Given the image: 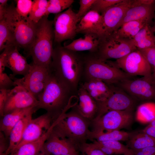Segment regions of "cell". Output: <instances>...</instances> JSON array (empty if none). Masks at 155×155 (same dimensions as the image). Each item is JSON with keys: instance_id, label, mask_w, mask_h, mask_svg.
<instances>
[{"instance_id": "obj_53", "label": "cell", "mask_w": 155, "mask_h": 155, "mask_svg": "<svg viewBox=\"0 0 155 155\" xmlns=\"http://www.w3.org/2000/svg\"></svg>"}, {"instance_id": "obj_13", "label": "cell", "mask_w": 155, "mask_h": 155, "mask_svg": "<svg viewBox=\"0 0 155 155\" xmlns=\"http://www.w3.org/2000/svg\"><path fill=\"white\" fill-rule=\"evenodd\" d=\"M118 83L124 90L136 98L142 100L155 99V82L152 78L144 77L133 80L129 78Z\"/></svg>"}, {"instance_id": "obj_18", "label": "cell", "mask_w": 155, "mask_h": 155, "mask_svg": "<svg viewBox=\"0 0 155 155\" xmlns=\"http://www.w3.org/2000/svg\"><path fill=\"white\" fill-rule=\"evenodd\" d=\"M42 149L50 155H64L79 151L68 139L58 135L52 129Z\"/></svg>"}, {"instance_id": "obj_5", "label": "cell", "mask_w": 155, "mask_h": 155, "mask_svg": "<svg viewBox=\"0 0 155 155\" xmlns=\"http://www.w3.org/2000/svg\"><path fill=\"white\" fill-rule=\"evenodd\" d=\"M3 16L9 26L13 45L28 52L34 39L37 23L28 17L20 15L13 5H8Z\"/></svg>"}, {"instance_id": "obj_19", "label": "cell", "mask_w": 155, "mask_h": 155, "mask_svg": "<svg viewBox=\"0 0 155 155\" xmlns=\"http://www.w3.org/2000/svg\"><path fill=\"white\" fill-rule=\"evenodd\" d=\"M7 53L4 59L5 67L12 72V75H25L30 68L26 58L19 52L18 47L11 46L6 48Z\"/></svg>"}, {"instance_id": "obj_31", "label": "cell", "mask_w": 155, "mask_h": 155, "mask_svg": "<svg viewBox=\"0 0 155 155\" xmlns=\"http://www.w3.org/2000/svg\"><path fill=\"white\" fill-rule=\"evenodd\" d=\"M48 1L34 0L28 17L34 22L37 23L45 16L48 6Z\"/></svg>"}, {"instance_id": "obj_21", "label": "cell", "mask_w": 155, "mask_h": 155, "mask_svg": "<svg viewBox=\"0 0 155 155\" xmlns=\"http://www.w3.org/2000/svg\"><path fill=\"white\" fill-rule=\"evenodd\" d=\"M78 102L74 107L83 117L90 121L96 116L98 110L97 102L92 98L82 84L77 93Z\"/></svg>"}, {"instance_id": "obj_12", "label": "cell", "mask_w": 155, "mask_h": 155, "mask_svg": "<svg viewBox=\"0 0 155 155\" xmlns=\"http://www.w3.org/2000/svg\"><path fill=\"white\" fill-rule=\"evenodd\" d=\"M133 1V0H123L101 13L102 32L99 38L109 36L116 31L118 25L131 7Z\"/></svg>"}, {"instance_id": "obj_48", "label": "cell", "mask_w": 155, "mask_h": 155, "mask_svg": "<svg viewBox=\"0 0 155 155\" xmlns=\"http://www.w3.org/2000/svg\"><path fill=\"white\" fill-rule=\"evenodd\" d=\"M37 155H50L44 151L42 148Z\"/></svg>"}, {"instance_id": "obj_52", "label": "cell", "mask_w": 155, "mask_h": 155, "mask_svg": "<svg viewBox=\"0 0 155 155\" xmlns=\"http://www.w3.org/2000/svg\"><path fill=\"white\" fill-rule=\"evenodd\" d=\"M135 155V154H131V155Z\"/></svg>"}, {"instance_id": "obj_8", "label": "cell", "mask_w": 155, "mask_h": 155, "mask_svg": "<svg viewBox=\"0 0 155 155\" xmlns=\"http://www.w3.org/2000/svg\"><path fill=\"white\" fill-rule=\"evenodd\" d=\"M27 73L22 78L9 76L18 86L25 89L37 99L43 91L50 76L49 68L32 63Z\"/></svg>"}, {"instance_id": "obj_6", "label": "cell", "mask_w": 155, "mask_h": 155, "mask_svg": "<svg viewBox=\"0 0 155 155\" xmlns=\"http://www.w3.org/2000/svg\"><path fill=\"white\" fill-rule=\"evenodd\" d=\"M84 72L88 80L98 79L108 85L131 77L110 61L101 60L92 54L84 58Z\"/></svg>"}, {"instance_id": "obj_24", "label": "cell", "mask_w": 155, "mask_h": 155, "mask_svg": "<svg viewBox=\"0 0 155 155\" xmlns=\"http://www.w3.org/2000/svg\"><path fill=\"white\" fill-rule=\"evenodd\" d=\"M82 85L90 95L97 102L105 100L110 94L109 86L100 80L88 79Z\"/></svg>"}, {"instance_id": "obj_28", "label": "cell", "mask_w": 155, "mask_h": 155, "mask_svg": "<svg viewBox=\"0 0 155 155\" xmlns=\"http://www.w3.org/2000/svg\"><path fill=\"white\" fill-rule=\"evenodd\" d=\"M133 132L130 133L120 130L110 131L95 132L90 131L88 135V140L98 142L110 140L127 141Z\"/></svg>"}, {"instance_id": "obj_39", "label": "cell", "mask_w": 155, "mask_h": 155, "mask_svg": "<svg viewBox=\"0 0 155 155\" xmlns=\"http://www.w3.org/2000/svg\"><path fill=\"white\" fill-rule=\"evenodd\" d=\"M96 0H80V7L76 15L79 22L80 20L90 11Z\"/></svg>"}, {"instance_id": "obj_7", "label": "cell", "mask_w": 155, "mask_h": 155, "mask_svg": "<svg viewBox=\"0 0 155 155\" xmlns=\"http://www.w3.org/2000/svg\"><path fill=\"white\" fill-rule=\"evenodd\" d=\"M99 39L98 50L92 54L102 61L112 59L117 60L137 49L131 40L117 38L112 34Z\"/></svg>"}, {"instance_id": "obj_33", "label": "cell", "mask_w": 155, "mask_h": 155, "mask_svg": "<svg viewBox=\"0 0 155 155\" xmlns=\"http://www.w3.org/2000/svg\"><path fill=\"white\" fill-rule=\"evenodd\" d=\"M73 0H49L45 16L51 13L58 14L69 8L74 2Z\"/></svg>"}, {"instance_id": "obj_25", "label": "cell", "mask_w": 155, "mask_h": 155, "mask_svg": "<svg viewBox=\"0 0 155 155\" xmlns=\"http://www.w3.org/2000/svg\"><path fill=\"white\" fill-rule=\"evenodd\" d=\"M34 111L28 113L16 124L11 130L9 137V145L6 155L15 149L21 142L27 125L32 119Z\"/></svg>"}, {"instance_id": "obj_15", "label": "cell", "mask_w": 155, "mask_h": 155, "mask_svg": "<svg viewBox=\"0 0 155 155\" xmlns=\"http://www.w3.org/2000/svg\"><path fill=\"white\" fill-rule=\"evenodd\" d=\"M155 3L154 0H133L117 30L124 24L131 21H142L149 24L154 16Z\"/></svg>"}, {"instance_id": "obj_27", "label": "cell", "mask_w": 155, "mask_h": 155, "mask_svg": "<svg viewBox=\"0 0 155 155\" xmlns=\"http://www.w3.org/2000/svg\"><path fill=\"white\" fill-rule=\"evenodd\" d=\"M147 24H149L142 21H129L123 24L112 34L117 38L132 39Z\"/></svg>"}, {"instance_id": "obj_32", "label": "cell", "mask_w": 155, "mask_h": 155, "mask_svg": "<svg viewBox=\"0 0 155 155\" xmlns=\"http://www.w3.org/2000/svg\"><path fill=\"white\" fill-rule=\"evenodd\" d=\"M13 46L10 30L4 16L0 18V51Z\"/></svg>"}, {"instance_id": "obj_45", "label": "cell", "mask_w": 155, "mask_h": 155, "mask_svg": "<svg viewBox=\"0 0 155 155\" xmlns=\"http://www.w3.org/2000/svg\"><path fill=\"white\" fill-rule=\"evenodd\" d=\"M141 131L155 139V119Z\"/></svg>"}, {"instance_id": "obj_2", "label": "cell", "mask_w": 155, "mask_h": 155, "mask_svg": "<svg viewBox=\"0 0 155 155\" xmlns=\"http://www.w3.org/2000/svg\"><path fill=\"white\" fill-rule=\"evenodd\" d=\"M76 96L63 86L51 73L43 91L38 97V103L36 110H45L51 116L54 123L77 104L78 102H72Z\"/></svg>"}, {"instance_id": "obj_46", "label": "cell", "mask_w": 155, "mask_h": 155, "mask_svg": "<svg viewBox=\"0 0 155 155\" xmlns=\"http://www.w3.org/2000/svg\"><path fill=\"white\" fill-rule=\"evenodd\" d=\"M134 153L135 155H155V146L143 149Z\"/></svg>"}, {"instance_id": "obj_14", "label": "cell", "mask_w": 155, "mask_h": 155, "mask_svg": "<svg viewBox=\"0 0 155 155\" xmlns=\"http://www.w3.org/2000/svg\"><path fill=\"white\" fill-rule=\"evenodd\" d=\"M111 87L112 91L109 97L104 101L97 102L98 110L95 117L111 111L133 109L134 103L132 98L121 90Z\"/></svg>"}, {"instance_id": "obj_9", "label": "cell", "mask_w": 155, "mask_h": 155, "mask_svg": "<svg viewBox=\"0 0 155 155\" xmlns=\"http://www.w3.org/2000/svg\"><path fill=\"white\" fill-rule=\"evenodd\" d=\"M133 109L111 111L90 121L91 131L95 132L120 130L128 127L133 119Z\"/></svg>"}, {"instance_id": "obj_20", "label": "cell", "mask_w": 155, "mask_h": 155, "mask_svg": "<svg viewBox=\"0 0 155 155\" xmlns=\"http://www.w3.org/2000/svg\"><path fill=\"white\" fill-rule=\"evenodd\" d=\"M102 28V15L97 12L90 10L79 21L76 32L84 34H94L99 38L101 36Z\"/></svg>"}, {"instance_id": "obj_26", "label": "cell", "mask_w": 155, "mask_h": 155, "mask_svg": "<svg viewBox=\"0 0 155 155\" xmlns=\"http://www.w3.org/2000/svg\"><path fill=\"white\" fill-rule=\"evenodd\" d=\"M131 40L137 49L155 46V35L149 24L145 25Z\"/></svg>"}, {"instance_id": "obj_38", "label": "cell", "mask_w": 155, "mask_h": 155, "mask_svg": "<svg viewBox=\"0 0 155 155\" xmlns=\"http://www.w3.org/2000/svg\"><path fill=\"white\" fill-rule=\"evenodd\" d=\"M16 9L18 13L20 16L28 17L30 12L33 3L31 0H17Z\"/></svg>"}, {"instance_id": "obj_36", "label": "cell", "mask_w": 155, "mask_h": 155, "mask_svg": "<svg viewBox=\"0 0 155 155\" xmlns=\"http://www.w3.org/2000/svg\"><path fill=\"white\" fill-rule=\"evenodd\" d=\"M123 0H96L90 10L95 11L101 14L109 8L119 3Z\"/></svg>"}, {"instance_id": "obj_35", "label": "cell", "mask_w": 155, "mask_h": 155, "mask_svg": "<svg viewBox=\"0 0 155 155\" xmlns=\"http://www.w3.org/2000/svg\"><path fill=\"white\" fill-rule=\"evenodd\" d=\"M98 142L112 149L117 155H130L134 154L132 150L128 148L126 146L121 144L119 141L110 140Z\"/></svg>"}, {"instance_id": "obj_50", "label": "cell", "mask_w": 155, "mask_h": 155, "mask_svg": "<svg viewBox=\"0 0 155 155\" xmlns=\"http://www.w3.org/2000/svg\"><path fill=\"white\" fill-rule=\"evenodd\" d=\"M152 78L153 80L155 82V67L152 71Z\"/></svg>"}, {"instance_id": "obj_34", "label": "cell", "mask_w": 155, "mask_h": 155, "mask_svg": "<svg viewBox=\"0 0 155 155\" xmlns=\"http://www.w3.org/2000/svg\"><path fill=\"white\" fill-rule=\"evenodd\" d=\"M137 114L145 121L151 122L155 119V103L148 102L141 105L138 108Z\"/></svg>"}, {"instance_id": "obj_23", "label": "cell", "mask_w": 155, "mask_h": 155, "mask_svg": "<svg viewBox=\"0 0 155 155\" xmlns=\"http://www.w3.org/2000/svg\"><path fill=\"white\" fill-rule=\"evenodd\" d=\"M100 43L99 37L94 34H84L83 38L75 40L64 46L66 49L75 52L88 51L92 53L97 51Z\"/></svg>"}, {"instance_id": "obj_37", "label": "cell", "mask_w": 155, "mask_h": 155, "mask_svg": "<svg viewBox=\"0 0 155 155\" xmlns=\"http://www.w3.org/2000/svg\"><path fill=\"white\" fill-rule=\"evenodd\" d=\"M78 150L82 152V155H107L92 142L82 143L78 146Z\"/></svg>"}, {"instance_id": "obj_29", "label": "cell", "mask_w": 155, "mask_h": 155, "mask_svg": "<svg viewBox=\"0 0 155 155\" xmlns=\"http://www.w3.org/2000/svg\"><path fill=\"white\" fill-rule=\"evenodd\" d=\"M127 141L126 146L133 152L155 146V139L141 131L139 133L133 132Z\"/></svg>"}, {"instance_id": "obj_16", "label": "cell", "mask_w": 155, "mask_h": 155, "mask_svg": "<svg viewBox=\"0 0 155 155\" xmlns=\"http://www.w3.org/2000/svg\"><path fill=\"white\" fill-rule=\"evenodd\" d=\"M53 123L52 118L47 112L32 119L26 127L22 140L17 147L40 138L52 128Z\"/></svg>"}, {"instance_id": "obj_22", "label": "cell", "mask_w": 155, "mask_h": 155, "mask_svg": "<svg viewBox=\"0 0 155 155\" xmlns=\"http://www.w3.org/2000/svg\"><path fill=\"white\" fill-rule=\"evenodd\" d=\"M34 111H36L35 108L17 109L4 114L0 120V131L9 138L10 132L16 124L25 115Z\"/></svg>"}, {"instance_id": "obj_3", "label": "cell", "mask_w": 155, "mask_h": 155, "mask_svg": "<svg viewBox=\"0 0 155 155\" xmlns=\"http://www.w3.org/2000/svg\"><path fill=\"white\" fill-rule=\"evenodd\" d=\"M44 16L37 23L32 43L28 52L34 64L49 68L53 51L54 34L53 20Z\"/></svg>"}, {"instance_id": "obj_1", "label": "cell", "mask_w": 155, "mask_h": 155, "mask_svg": "<svg viewBox=\"0 0 155 155\" xmlns=\"http://www.w3.org/2000/svg\"><path fill=\"white\" fill-rule=\"evenodd\" d=\"M84 68V58L76 52L67 49L60 44L54 48L49 67L51 73L74 95H77Z\"/></svg>"}, {"instance_id": "obj_41", "label": "cell", "mask_w": 155, "mask_h": 155, "mask_svg": "<svg viewBox=\"0 0 155 155\" xmlns=\"http://www.w3.org/2000/svg\"><path fill=\"white\" fill-rule=\"evenodd\" d=\"M16 86L15 82L4 72V70H0V89H9Z\"/></svg>"}, {"instance_id": "obj_47", "label": "cell", "mask_w": 155, "mask_h": 155, "mask_svg": "<svg viewBox=\"0 0 155 155\" xmlns=\"http://www.w3.org/2000/svg\"><path fill=\"white\" fill-rule=\"evenodd\" d=\"M7 0H0V18L2 17L6 11L8 6Z\"/></svg>"}, {"instance_id": "obj_49", "label": "cell", "mask_w": 155, "mask_h": 155, "mask_svg": "<svg viewBox=\"0 0 155 155\" xmlns=\"http://www.w3.org/2000/svg\"><path fill=\"white\" fill-rule=\"evenodd\" d=\"M153 19H154V24L153 26H151L152 31L155 35V13Z\"/></svg>"}, {"instance_id": "obj_51", "label": "cell", "mask_w": 155, "mask_h": 155, "mask_svg": "<svg viewBox=\"0 0 155 155\" xmlns=\"http://www.w3.org/2000/svg\"><path fill=\"white\" fill-rule=\"evenodd\" d=\"M64 155H80L78 151H77L74 152L69 153V154Z\"/></svg>"}, {"instance_id": "obj_4", "label": "cell", "mask_w": 155, "mask_h": 155, "mask_svg": "<svg viewBox=\"0 0 155 155\" xmlns=\"http://www.w3.org/2000/svg\"><path fill=\"white\" fill-rule=\"evenodd\" d=\"M90 125V121L82 116L74 106L53 123L52 130L68 139L78 149L80 145L88 140Z\"/></svg>"}, {"instance_id": "obj_30", "label": "cell", "mask_w": 155, "mask_h": 155, "mask_svg": "<svg viewBox=\"0 0 155 155\" xmlns=\"http://www.w3.org/2000/svg\"><path fill=\"white\" fill-rule=\"evenodd\" d=\"M52 129L39 139L18 146L7 155H37L42 148Z\"/></svg>"}, {"instance_id": "obj_42", "label": "cell", "mask_w": 155, "mask_h": 155, "mask_svg": "<svg viewBox=\"0 0 155 155\" xmlns=\"http://www.w3.org/2000/svg\"><path fill=\"white\" fill-rule=\"evenodd\" d=\"M9 145V138L0 131V155H6Z\"/></svg>"}, {"instance_id": "obj_44", "label": "cell", "mask_w": 155, "mask_h": 155, "mask_svg": "<svg viewBox=\"0 0 155 155\" xmlns=\"http://www.w3.org/2000/svg\"><path fill=\"white\" fill-rule=\"evenodd\" d=\"M92 143L98 149L107 155H113L116 154L115 152L111 148L105 146L95 140H92Z\"/></svg>"}, {"instance_id": "obj_43", "label": "cell", "mask_w": 155, "mask_h": 155, "mask_svg": "<svg viewBox=\"0 0 155 155\" xmlns=\"http://www.w3.org/2000/svg\"><path fill=\"white\" fill-rule=\"evenodd\" d=\"M9 89H0V115H4V110L7 101Z\"/></svg>"}, {"instance_id": "obj_40", "label": "cell", "mask_w": 155, "mask_h": 155, "mask_svg": "<svg viewBox=\"0 0 155 155\" xmlns=\"http://www.w3.org/2000/svg\"><path fill=\"white\" fill-rule=\"evenodd\" d=\"M137 49L145 57L151 66L152 71L155 67V46Z\"/></svg>"}, {"instance_id": "obj_17", "label": "cell", "mask_w": 155, "mask_h": 155, "mask_svg": "<svg viewBox=\"0 0 155 155\" xmlns=\"http://www.w3.org/2000/svg\"><path fill=\"white\" fill-rule=\"evenodd\" d=\"M38 103L37 99L30 92L22 87L17 86L9 91L4 115L17 109L36 108Z\"/></svg>"}, {"instance_id": "obj_10", "label": "cell", "mask_w": 155, "mask_h": 155, "mask_svg": "<svg viewBox=\"0 0 155 155\" xmlns=\"http://www.w3.org/2000/svg\"><path fill=\"white\" fill-rule=\"evenodd\" d=\"M54 42L60 44L63 41L72 39L75 36L79 21L76 13L70 7L66 11L56 14L53 20Z\"/></svg>"}, {"instance_id": "obj_11", "label": "cell", "mask_w": 155, "mask_h": 155, "mask_svg": "<svg viewBox=\"0 0 155 155\" xmlns=\"http://www.w3.org/2000/svg\"><path fill=\"white\" fill-rule=\"evenodd\" d=\"M110 61L131 76L140 75L152 78L151 67L137 49L115 61Z\"/></svg>"}]
</instances>
